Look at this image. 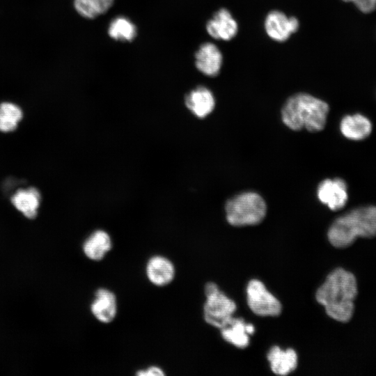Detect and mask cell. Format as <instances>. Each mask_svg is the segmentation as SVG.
Here are the masks:
<instances>
[{"instance_id": "obj_10", "label": "cell", "mask_w": 376, "mask_h": 376, "mask_svg": "<svg viewBox=\"0 0 376 376\" xmlns=\"http://www.w3.org/2000/svg\"><path fill=\"white\" fill-rule=\"evenodd\" d=\"M345 182L340 178L326 179L318 187V197L322 203L331 210L343 208L348 198Z\"/></svg>"}, {"instance_id": "obj_18", "label": "cell", "mask_w": 376, "mask_h": 376, "mask_svg": "<svg viewBox=\"0 0 376 376\" xmlns=\"http://www.w3.org/2000/svg\"><path fill=\"white\" fill-rule=\"evenodd\" d=\"M107 33L116 41L132 42L137 36V29L127 17L118 16L111 21Z\"/></svg>"}, {"instance_id": "obj_19", "label": "cell", "mask_w": 376, "mask_h": 376, "mask_svg": "<svg viewBox=\"0 0 376 376\" xmlns=\"http://www.w3.org/2000/svg\"><path fill=\"white\" fill-rule=\"evenodd\" d=\"M246 323L241 318H233L232 322L221 329L224 340L239 348H245L249 344V334L246 330Z\"/></svg>"}, {"instance_id": "obj_24", "label": "cell", "mask_w": 376, "mask_h": 376, "mask_svg": "<svg viewBox=\"0 0 376 376\" xmlns=\"http://www.w3.org/2000/svg\"><path fill=\"white\" fill-rule=\"evenodd\" d=\"M246 330L249 335H251L254 333L255 328L251 324H246Z\"/></svg>"}, {"instance_id": "obj_1", "label": "cell", "mask_w": 376, "mask_h": 376, "mask_svg": "<svg viewBox=\"0 0 376 376\" xmlns=\"http://www.w3.org/2000/svg\"><path fill=\"white\" fill-rule=\"evenodd\" d=\"M357 295V283L351 272L337 268L326 278L316 292V300L324 306L327 314L341 322L352 318Z\"/></svg>"}, {"instance_id": "obj_23", "label": "cell", "mask_w": 376, "mask_h": 376, "mask_svg": "<svg viewBox=\"0 0 376 376\" xmlns=\"http://www.w3.org/2000/svg\"><path fill=\"white\" fill-rule=\"evenodd\" d=\"M138 376H164V370L157 366H150L147 368L138 370L136 373Z\"/></svg>"}, {"instance_id": "obj_21", "label": "cell", "mask_w": 376, "mask_h": 376, "mask_svg": "<svg viewBox=\"0 0 376 376\" xmlns=\"http://www.w3.org/2000/svg\"><path fill=\"white\" fill-rule=\"evenodd\" d=\"M22 118V111L16 104L11 102L0 104V131L12 132L16 129Z\"/></svg>"}, {"instance_id": "obj_3", "label": "cell", "mask_w": 376, "mask_h": 376, "mask_svg": "<svg viewBox=\"0 0 376 376\" xmlns=\"http://www.w3.org/2000/svg\"><path fill=\"white\" fill-rule=\"evenodd\" d=\"M376 236V206L360 207L337 218L330 226L328 239L337 248L350 246L359 237Z\"/></svg>"}, {"instance_id": "obj_15", "label": "cell", "mask_w": 376, "mask_h": 376, "mask_svg": "<svg viewBox=\"0 0 376 376\" xmlns=\"http://www.w3.org/2000/svg\"><path fill=\"white\" fill-rule=\"evenodd\" d=\"M342 134L354 141L367 138L372 132V123L362 114L356 113L345 116L340 124Z\"/></svg>"}, {"instance_id": "obj_22", "label": "cell", "mask_w": 376, "mask_h": 376, "mask_svg": "<svg viewBox=\"0 0 376 376\" xmlns=\"http://www.w3.org/2000/svg\"><path fill=\"white\" fill-rule=\"evenodd\" d=\"M352 3L362 13L369 14L376 10V0H342Z\"/></svg>"}, {"instance_id": "obj_5", "label": "cell", "mask_w": 376, "mask_h": 376, "mask_svg": "<svg viewBox=\"0 0 376 376\" xmlns=\"http://www.w3.org/2000/svg\"><path fill=\"white\" fill-rule=\"evenodd\" d=\"M206 301L203 306L205 321L217 328L222 329L229 324L236 310L233 301L221 292L218 286L212 282L205 287Z\"/></svg>"}, {"instance_id": "obj_20", "label": "cell", "mask_w": 376, "mask_h": 376, "mask_svg": "<svg viewBox=\"0 0 376 376\" xmlns=\"http://www.w3.org/2000/svg\"><path fill=\"white\" fill-rule=\"evenodd\" d=\"M115 0H74L75 10L86 19H94L106 13L113 5Z\"/></svg>"}, {"instance_id": "obj_7", "label": "cell", "mask_w": 376, "mask_h": 376, "mask_svg": "<svg viewBox=\"0 0 376 376\" xmlns=\"http://www.w3.org/2000/svg\"><path fill=\"white\" fill-rule=\"evenodd\" d=\"M146 276L156 287H166L175 279L174 263L167 257L157 254L150 257L145 266Z\"/></svg>"}, {"instance_id": "obj_16", "label": "cell", "mask_w": 376, "mask_h": 376, "mask_svg": "<svg viewBox=\"0 0 376 376\" xmlns=\"http://www.w3.org/2000/svg\"><path fill=\"white\" fill-rule=\"evenodd\" d=\"M40 194L35 187L18 189L10 198L15 208L28 219H34L38 214Z\"/></svg>"}, {"instance_id": "obj_4", "label": "cell", "mask_w": 376, "mask_h": 376, "mask_svg": "<svg viewBox=\"0 0 376 376\" xmlns=\"http://www.w3.org/2000/svg\"><path fill=\"white\" fill-rule=\"evenodd\" d=\"M225 210L226 219L232 226H251L263 220L267 206L258 194L247 191L229 199L226 203Z\"/></svg>"}, {"instance_id": "obj_6", "label": "cell", "mask_w": 376, "mask_h": 376, "mask_svg": "<svg viewBox=\"0 0 376 376\" xmlns=\"http://www.w3.org/2000/svg\"><path fill=\"white\" fill-rule=\"evenodd\" d=\"M247 303L250 309L260 316H278L281 312V304L264 284L256 279L249 281L246 288Z\"/></svg>"}, {"instance_id": "obj_2", "label": "cell", "mask_w": 376, "mask_h": 376, "mask_svg": "<svg viewBox=\"0 0 376 376\" xmlns=\"http://www.w3.org/2000/svg\"><path fill=\"white\" fill-rule=\"evenodd\" d=\"M329 111L324 101L311 95L299 93L290 97L281 110L283 123L293 130L316 132L324 129Z\"/></svg>"}, {"instance_id": "obj_9", "label": "cell", "mask_w": 376, "mask_h": 376, "mask_svg": "<svg viewBox=\"0 0 376 376\" xmlns=\"http://www.w3.org/2000/svg\"><path fill=\"white\" fill-rule=\"evenodd\" d=\"M299 26L295 17H288L279 10L269 12L265 20V29L267 36L277 42H284L295 33Z\"/></svg>"}, {"instance_id": "obj_11", "label": "cell", "mask_w": 376, "mask_h": 376, "mask_svg": "<svg viewBox=\"0 0 376 376\" xmlns=\"http://www.w3.org/2000/svg\"><path fill=\"white\" fill-rule=\"evenodd\" d=\"M222 63V54L214 43H203L195 53L196 68L205 76H217L220 72Z\"/></svg>"}, {"instance_id": "obj_13", "label": "cell", "mask_w": 376, "mask_h": 376, "mask_svg": "<svg viewBox=\"0 0 376 376\" xmlns=\"http://www.w3.org/2000/svg\"><path fill=\"white\" fill-rule=\"evenodd\" d=\"M113 242L110 235L104 230L93 231L83 242L81 249L90 260L100 262L111 251Z\"/></svg>"}, {"instance_id": "obj_8", "label": "cell", "mask_w": 376, "mask_h": 376, "mask_svg": "<svg viewBox=\"0 0 376 376\" xmlns=\"http://www.w3.org/2000/svg\"><path fill=\"white\" fill-rule=\"evenodd\" d=\"M90 311L98 322L102 324L112 322L118 313V301L116 294L106 288H97L91 302Z\"/></svg>"}, {"instance_id": "obj_12", "label": "cell", "mask_w": 376, "mask_h": 376, "mask_svg": "<svg viewBox=\"0 0 376 376\" xmlns=\"http://www.w3.org/2000/svg\"><path fill=\"white\" fill-rule=\"evenodd\" d=\"M207 33L214 39L228 41L238 31V24L226 8H221L206 24Z\"/></svg>"}, {"instance_id": "obj_17", "label": "cell", "mask_w": 376, "mask_h": 376, "mask_svg": "<svg viewBox=\"0 0 376 376\" xmlns=\"http://www.w3.org/2000/svg\"><path fill=\"white\" fill-rule=\"evenodd\" d=\"M267 359L272 372L279 375H288L295 370L297 365V354L292 349L283 351L274 346L269 351Z\"/></svg>"}, {"instance_id": "obj_14", "label": "cell", "mask_w": 376, "mask_h": 376, "mask_svg": "<svg viewBox=\"0 0 376 376\" xmlns=\"http://www.w3.org/2000/svg\"><path fill=\"white\" fill-rule=\"evenodd\" d=\"M185 103L194 115L199 118H203L213 111L215 100L210 89L199 86L187 93Z\"/></svg>"}]
</instances>
